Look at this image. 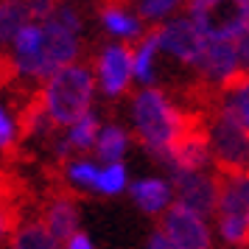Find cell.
<instances>
[{
	"instance_id": "d6986e66",
	"label": "cell",
	"mask_w": 249,
	"mask_h": 249,
	"mask_svg": "<svg viewBox=\"0 0 249 249\" xmlns=\"http://www.w3.org/2000/svg\"><path fill=\"white\" fill-rule=\"evenodd\" d=\"M98 174H101V160H84V157H70L65 160L62 179L70 191L81 193H95L98 188Z\"/></svg>"
},
{
	"instance_id": "7a4b0ae2",
	"label": "cell",
	"mask_w": 249,
	"mask_h": 249,
	"mask_svg": "<svg viewBox=\"0 0 249 249\" xmlns=\"http://www.w3.org/2000/svg\"><path fill=\"white\" fill-rule=\"evenodd\" d=\"M98 90L95 70L84 62H70L65 68L53 70L36 92V104L45 109V115L56 124V129L70 126L76 118L92 109V98Z\"/></svg>"
},
{
	"instance_id": "5b68a950",
	"label": "cell",
	"mask_w": 249,
	"mask_h": 249,
	"mask_svg": "<svg viewBox=\"0 0 249 249\" xmlns=\"http://www.w3.org/2000/svg\"><path fill=\"white\" fill-rule=\"evenodd\" d=\"M188 14L202 28L204 36H238L247 31V3L244 0H188Z\"/></svg>"
},
{
	"instance_id": "603a6c76",
	"label": "cell",
	"mask_w": 249,
	"mask_h": 249,
	"mask_svg": "<svg viewBox=\"0 0 249 249\" xmlns=\"http://www.w3.org/2000/svg\"><path fill=\"white\" fill-rule=\"evenodd\" d=\"M20 137H23L20 115H14L12 107L0 104V154H12L20 143Z\"/></svg>"
},
{
	"instance_id": "f546056e",
	"label": "cell",
	"mask_w": 249,
	"mask_h": 249,
	"mask_svg": "<svg viewBox=\"0 0 249 249\" xmlns=\"http://www.w3.org/2000/svg\"><path fill=\"white\" fill-rule=\"evenodd\" d=\"M247 3V28H249V0H244Z\"/></svg>"
},
{
	"instance_id": "83f0119b",
	"label": "cell",
	"mask_w": 249,
	"mask_h": 249,
	"mask_svg": "<svg viewBox=\"0 0 249 249\" xmlns=\"http://www.w3.org/2000/svg\"><path fill=\"white\" fill-rule=\"evenodd\" d=\"M238 42V56H241V68H244V73H249V28L244 31V34L235 39Z\"/></svg>"
},
{
	"instance_id": "9c48e42d",
	"label": "cell",
	"mask_w": 249,
	"mask_h": 249,
	"mask_svg": "<svg viewBox=\"0 0 249 249\" xmlns=\"http://www.w3.org/2000/svg\"><path fill=\"white\" fill-rule=\"evenodd\" d=\"M160 34V45H162V53L171 59H177L182 65H193V59L199 56L204 39L202 28L193 23L191 14H174L165 23L157 25Z\"/></svg>"
},
{
	"instance_id": "6da1fadb",
	"label": "cell",
	"mask_w": 249,
	"mask_h": 249,
	"mask_svg": "<svg viewBox=\"0 0 249 249\" xmlns=\"http://www.w3.org/2000/svg\"><path fill=\"white\" fill-rule=\"evenodd\" d=\"M129 121H132L135 140L160 162L165 160L168 148L177 143V137L196 124L193 118L185 115V109H179L177 104L171 101L168 92H162L154 84L140 87L132 95Z\"/></svg>"
},
{
	"instance_id": "cb8c5ba5",
	"label": "cell",
	"mask_w": 249,
	"mask_h": 249,
	"mask_svg": "<svg viewBox=\"0 0 249 249\" xmlns=\"http://www.w3.org/2000/svg\"><path fill=\"white\" fill-rule=\"evenodd\" d=\"M179 3L182 0H135V9H137V14L143 17V23L160 25V23H165L168 17L177 14Z\"/></svg>"
},
{
	"instance_id": "277c9868",
	"label": "cell",
	"mask_w": 249,
	"mask_h": 249,
	"mask_svg": "<svg viewBox=\"0 0 249 249\" xmlns=\"http://www.w3.org/2000/svg\"><path fill=\"white\" fill-rule=\"evenodd\" d=\"M191 68L196 70L202 84L224 90L230 81L244 73L241 56H238V42L230 39V36H207Z\"/></svg>"
},
{
	"instance_id": "9a60e30c",
	"label": "cell",
	"mask_w": 249,
	"mask_h": 249,
	"mask_svg": "<svg viewBox=\"0 0 249 249\" xmlns=\"http://www.w3.org/2000/svg\"><path fill=\"white\" fill-rule=\"evenodd\" d=\"M42 224L51 230V235L56 238L59 244L65 247V241H68L76 230H81V210H79V202L70 196V193H56V196H51L48 204L42 207Z\"/></svg>"
},
{
	"instance_id": "2e32d148",
	"label": "cell",
	"mask_w": 249,
	"mask_h": 249,
	"mask_svg": "<svg viewBox=\"0 0 249 249\" xmlns=\"http://www.w3.org/2000/svg\"><path fill=\"white\" fill-rule=\"evenodd\" d=\"M162 56V45H160L157 25H151L146 34L140 36L132 48V65H135V81L140 87L157 84V62Z\"/></svg>"
},
{
	"instance_id": "4fadbf2b",
	"label": "cell",
	"mask_w": 249,
	"mask_h": 249,
	"mask_svg": "<svg viewBox=\"0 0 249 249\" xmlns=\"http://www.w3.org/2000/svg\"><path fill=\"white\" fill-rule=\"evenodd\" d=\"M98 129H101L98 115L92 112V109L84 112L70 126H65V132L53 140V154H56L59 160H70L73 154L92 151V148H95V140H98Z\"/></svg>"
},
{
	"instance_id": "8fae6325",
	"label": "cell",
	"mask_w": 249,
	"mask_h": 249,
	"mask_svg": "<svg viewBox=\"0 0 249 249\" xmlns=\"http://www.w3.org/2000/svg\"><path fill=\"white\" fill-rule=\"evenodd\" d=\"M129 196L140 213L162 215L177 202V188H174L171 177H143L129 185Z\"/></svg>"
},
{
	"instance_id": "8992f818",
	"label": "cell",
	"mask_w": 249,
	"mask_h": 249,
	"mask_svg": "<svg viewBox=\"0 0 249 249\" xmlns=\"http://www.w3.org/2000/svg\"><path fill=\"white\" fill-rule=\"evenodd\" d=\"M160 230L168 235L171 249H210L213 230L207 224V215L196 213L185 204L174 202L160 215Z\"/></svg>"
},
{
	"instance_id": "3957f363",
	"label": "cell",
	"mask_w": 249,
	"mask_h": 249,
	"mask_svg": "<svg viewBox=\"0 0 249 249\" xmlns=\"http://www.w3.org/2000/svg\"><path fill=\"white\" fill-rule=\"evenodd\" d=\"M213 165L218 171H247L249 168V129L232 109L218 104L204 121Z\"/></svg>"
},
{
	"instance_id": "ba28073f",
	"label": "cell",
	"mask_w": 249,
	"mask_h": 249,
	"mask_svg": "<svg viewBox=\"0 0 249 249\" xmlns=\"http://www.w3.org/2000/svg\"><path fill=\"white\" fill-rule=\"evenodd\" d=\"M174 188H177V202L191 207L196 213L213 218L215 207H218V196H221V171H188V174H177L171 177Z\"/></svg>"
},
{
	"instance_id": "7c38bea8",
	"label": "cell",
	"mask_w": 249,
	"mask_h": 249,
	"mask_svg": "<svg viewBox=\"0 0 249 249\" xmlns=\"http://www.w3.org/2000/svg\"><path fill=\"white\" fill-rule=\"evenodd\" d=\"M98 20H101L104 31L112 39H118V42H137L146 34L143 17L126 0H107L101 6V12H98Z\"/></svg>"
},
{
	"instance_id": "d4e9b609",
	"label": "cell",
	"mask_w": 249,
	"mask_h": 249,
	"mask_svg": "<svg viewBox=\"0 0 249 249\" xmlns=\"http://www.w3.org/2000/svg\"><path fill=\"white\" fill-rule=\"evenodd\" d=\"M17 207H14V199L6 193V188L0 185V244H9L17 230Z\"/></svg>"
},
{
	"instance_id": "f1b7e54d",
	"label": "cell",
	"mask_w": 249,
	"mask_h": 249,
	"mask_svg": "<svg viewBox=\"0 0 249 249\" xmlns=\"http://www.w3.org/2000/svg\"><path fill=\"white\" fill-rule=\"evenodd\" d=\"M146 247H148V249H171V241H168V235H165V232H162V230L157 227V230L148 235Z\"/></svg>"
},
{
	"instance_id": "4dcf8cb0",
	"label": "cell",
	"mask_w": 249,
	"mask_h": 249,
	"mask_svg": "<svg viewBox=\"0 0 249 249\" xmlns=\"http://www.w3.org/2000/svg\"><path fill=\"white\" fill-rule=\"evenodd\" d=\"M247 171H249V168H247Z\"/></svg>"
},
{
	"instance_id": "30bf717a",
	"label": "cell",
	"mask_w": 249,
	"mask_h": 249,
	"mask_svg": "<svg viewBox=\"0 0 249 249\" xmlns=\"http://www.w3.org/2000/svg\"><path fill=\"white\" fill-rule=\"evenodd\" d=\"M162 162H165V168H168V177L210 168V165H213V154H210V143H207L204 126L193 124L188 132H182V135L177 137V143L168 148V154H165Z\"/></svg>"
},
{
	"instance_id": "e0dca14e",
	"label": "cell",
	"mask_w": 249,
	"mask_h": 249,
	"mask_svg": "<svg viewBox=\"0 0 249 249\" xmlns=\"http://www.w3.org/2000/svg\"><path fill=\"white\" fill-rule=\"evenodd\" d=\"M34 20L28 0H0V65L9 68V48L23 25Z\"/></svg>"
},
{
	"instance_id": "7402d4cb",
	"label": "cell",
	"mask_w": 249,
	"mask_h": 249,
	"mask_svg": "<svg viewBox=\"0 0 249 249\" xmlns=\"http://www.w3.org/2000/svg\"><path fill=\"white\" fill-rule=\"evenodd\" d=\"M221 104L227 109H232L249 129V73H241L221 90Z\"/></svg>"
},
{
	"instance_id": "ffe728a7",
	"label": "cell",
	"mask_w": 249,
	"mask_h": 249,
	"mask_svg": "<svg viewBox=\"0 0 249 249\" xmlns=\"http://www.w3.org/2000/svg\"><path fill=\"white\" fill-rule=\"evenodd\" d=\"M9 247H14V249H56L62 244L51 235V230L39 218V221H28V224L17 227L12 241H9Z\"/></svg>"
},
{
	"instance_id": "44dd1931",
	"label": "cell",
	"mask_w": 249,
	"mask_h": 249,
	"mask_svg": "<svg viewBox=\"0 0 249 249\" xmlns=\"http://www.w3.org/2000/svg\"><path fill=\"white\" fill-rule=\"evenodd\" d=\"M129 191V168L124 160H112V162H101V174H98V196H121Z\"/></svg>"
},
{
	"instance_id": "4316f807",
	"label": "cell",
	"mask_w": 249,
	"mask_h": 249,
	"mask_svg": "<svg viewBox=\"0 0 249 249\" xmlns=\"http://www.w3.org/2000/svg\"><path fill=\"white\" fill-rule=\"evenodd\" d=\"M65 247H68V249H92L95 244H92V238L87 235V232L76 230V232H73V235H70L68 241H65Z\"/></svg>"
},
{
	"instance_id": "52a82bcc",
	"label": "cell",
	"mask_w": 249,
	"mask_h": 249,
	"mask_svg": "<svg viewBox=\"0 0 249 249\" xmlns=\"http://www.w3.org/2000/svg\"><path fill=\"white\" fill-rule=\"evenodd\" d=\"M95 81L98 90L107 98H121L129 84L135 81V65H132V48H126L124 42H109L101 53L95 56Z\"/></svg>"
},
{
	"instance_id": "484cf974",
	"label": "cell",
	"mask_w": 249,
	"mask_h": 249,
	"mask_svg": "<svg viewBox=\"0 0 249 249\" xmlns=\"http://www.w3.org/2000/svg\"><path fill=\"white\" fill-rule=\"evenodd\" d=\"M28 6H31V14H34V20H48L51 14L56 12L59 0H28Z\"/></svg>"
},
{
	"instance_id": "ac0fdd59",
	"label": "cell",
	"mask_w": 249,
	"mask_h": 249,
	"mask_svg": "<svg viewBox=\"0 0 249 249\" xmlns=\"http://www.w3.org/2000/svg\"><path fill=\"white\" fill-rule=\"evenodd\" d=\"M129 146H132V132L129 129H124L121 124H101L92 154L101 162H112V160H124L129 154Z\"/></svg>"
},
{
	"instance_id": "5bb4252c",
	"label": "cell",
	"mask_w": 249,
	"mask_h": 249,
	"mask_svg": "<svg viewBox=\"0 0 249 249\" xmlns=\"http://www.w3.org/2000/svg\"><path fill=\"white\" fill-rule=\"evenodd\" d=\"M213 218L249 221V171H221V196Z\"/></svg>"
}]
</instances>
